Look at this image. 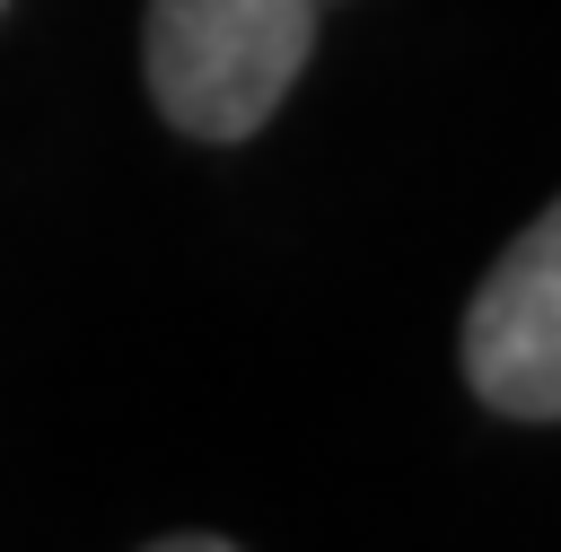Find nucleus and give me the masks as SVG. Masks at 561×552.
<instances>
[{
  "instance_id": "nucleus-3",
  "label": "nucleus",
  "mask_w": 561,
  "mask_h": 552,
  "mask_svg": "<svg viewBox=\"0 0 561 552\" xmlns=\"http://www.w3.org/2000/svg\"><path fill=\"white\" fill-rule=\"evenodd\" d=\"M149 552H237V543H219V534H167V543H149Z\"/></svg>"
},
{
  "instance_id": "nucleus-1",
  "label": "nucleus",
  "mask_w": 561,
  "mask_h": 552,
  "mask_svg": "<svg viewBox=\"0 0 561 552\" xmlns=\"http://www.w3.org/2000/svg\"><path fill=\"white\" fill-rule=\"evenodd\" d=\"M149 96L193 140H245L272 123L316 53V0H149Z\"/></svg>"
},
{
  "instance_id": "nucleus-2",
  "label": "nucleus",
  "mask_w": 561,
  "mask_h": 552,
  "mask_svg": "<svg viewBox=\"0 0 561 552\" xmlns=\"http://www.w3.org/2000/svg\"><path fill=\"white\" fill-rule=\"evenodd\" d=\"M465 377L508 421L561 412V219L535 210L465 315Z\"/></svg>"
}]
</instances>
